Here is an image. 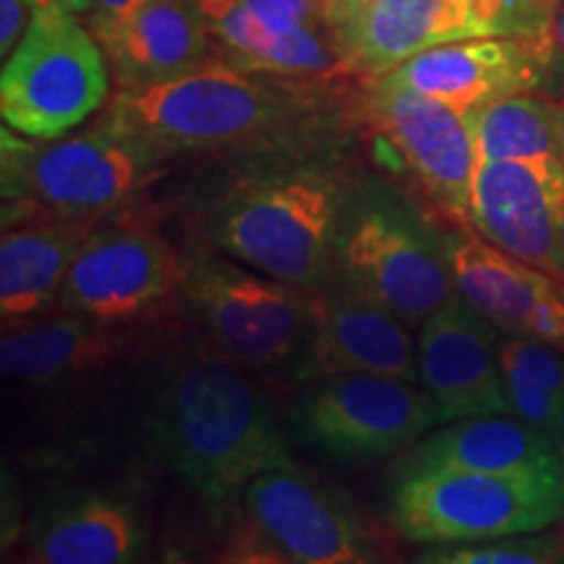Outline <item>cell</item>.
<instances>
[{
	"instance_id": "cell-27",
	"label": "cell",
	"mask_w": 564,
	"mask_h": 564,
	"mask_svg": "<svg viewBox=\"0 0 564 564\" xmlns=\"http://www.w3.org/2000/svg\"><path fill=\"white\" fill-rule=\"evenodd\" d=\"M419 562L429 564H554L564 562V535L525 531L465 544H432Z\"/></svg>"
},
{
	"instance_id": "cell-28",
	"label": "cell",
	"mask_w": 564,
	"mask_h": 564,
	"mask_svg": "<svg viewBox=\"0 0 564 564\" xmlns=\"http://www.w3.org/2000/svg\"><path fill=\"white\" fill-rule=\"evenodd\" d=\"M241 3L278 32L295 30V26H322L324 30V0H241Z\"/></svg>"
},
{
	"instance_id": "cell-16",
	"label": "cell",
	"mask_w": 564,
	"mask_h": 564,
	"mask_svg": "<svg viewBox=\"0 0 564 564\" xmlns=\"http://www.w3.org/2000/svg\"><path fill=\"white\" fill-rule=\"evenodd\" d=\"M291 373L301 384L335 373H387L421 384L411 327L340 282L314 291L312 324Z\"/></svg>"
},
{
	"instance_id": "cell-18",
	"label": "cell",
	"mask_w": 564,
	"mask_h": 564,
	"mask_svg": "<svg viewBox=\"0 0 564 564\" xmlns=\"http://www.w3.org/2000/svg\"><path fill=\"white\" fill-rule=\"evenodd\" d=\"M95 37L121 89L150 87L223 63L194 0H144L129 19Z\"/></svg>"
},
{
	"instance_id": "cell-20",
	"label": "cell",
	"mask_w": 564,
	"mask_h": 564,
	"mask_svg": "<svg viewBox=\"0 0 564 564\" xmlns=\"http://www.w3.org/2000/svg\"><path fill=\"white\" fill-rule=\"evenodd\" d=\"M97 217L21 215L3 223L0 241V314L3 324L30 322L58 301L70 264Z\"/></svg>"
},
{
	"instance_id": "cell-15",
	"label": "cell",
	"mask_w": 564,
	"mask_h": 564,
	"mask_svg": "<svg viewBox=\"0 0 564 564\" xmlns=\"http://www.w3.org/2000/svg\"><path fill=\"white\" fill-rule=\"evenodd\" d=\"M554 61L549 34L539 37H470L429 47L373 82L434 97L463 116L523 95L546 82Z\"/></svg>"
},
{
	"instance_id": "cell-29",
	"label": "cell",
	"mask_w": 564,
	"mask_h": 564,
	"mask_svg": "<svg viewBox=\"0 0 564 564\" xmlns=\"http://www.w3.org/2000/svg\"><path fill=\"white\" fill-rule=\"evenodd\" d=\"M30 17H34V6L30 0H0V55L9 58L13 47L24 37Z\"/></svg>"
},
{
	"instance_id": "cell-30",
	"label": "cell",
	"mask_w": 564,
	"mask_h": 564,
	"mask_svg": "<svg viewBox=\"0 0 564 564\" xmlns=\"http://www.w3.org/2000/svg\"><path fill=\"white\" fill-rule=\"evenodd\" d=\"M141 3H144V0H91V9L87 13L89 30L95 34L112 30V26H118L121 21L129 19Z\"/></svg>"
},
{
	"instance_id": "cell-24",
	"label": "cell",
	"mask_w": 564,
	"mask_h": 564,
	"mask_svg": "<svg viewBox=\"0 0 564 564\" xmlns=\"http://www.w3.org/2000/svg\"><path fill=\"white\" fill-rule=\"evenodd\" d=\"M147 533L129 505L76 494L40 514L30 560L42 564H126L144 556Z\"/></svg>"
},
{
	"instance_id": "cell-33",
	"label": "cell",
	"mask_w": 564,
	"mask_h": 564,
	"mask_svg": "<svg viewBox=\"0 0 564 564\" xmlns=\"http://www.w3.org/2000/svg\"><path fill=\"white\" fill-rule=\"evenodd\" d=\"M468 3H481V6H512V3H523V0H468ZM533 3V0H528Z\"/></svg>"
},
{
	"instance_id": "cell-4",
	"label": "cell",
	"mask_w": 564,
	"mask_h": 564,
	"mask_svg": "<svg viewBox=\"0 0 564 564\" xmlns=\"http://www.w3.org/2000/svg\"><path fill=\"white\" fill-rule=\"evenodd\" d=\"M335 278L411 329L457 295L442 232L411 202L382 186L364 188L348 199L337 236Z\"/></svg>"
},
{
	"instance_id": "cell-5",
	"label": "cell",
	"mask_w": 564,
	"mask_h": 564,
	"mask_svg": "<svg viewBox=\"0 0 564 564\" xmlns=\"http://www.w3.org/2000/svg\"><path fill=\"white\" fill-rule=\"evenodd\" d=\"M181 291L212 345L249 371L291 369L312 324L314 291L274 280L209 241L181 253Z\"/></svg>"
},
{
	"instance_id": "cell-10",
	"label": "cell",
	"mask_w": 564,
	"mask_h": 564,
	"mask_svg": "<svg viewBox=\"0 0 564 564\" xmlns=\"http://www.w3.org/2000/svg\"><path fill=\"white\" fill-rule=\"evenodd\" d=\"M291 421L303 442L337 460L403 453L442 426L421 384L387 373H335L306 382Z\"/></svg>"
},
{
	"instance_id": "cell-1",
	"label": "cell",
	"mask_w": 564,
	"mask_h": 564,
	"mask_svg": "<svg viewBox=\"0 0 564 564\" xmlns=\"http://www.w3.org/2000/svg\"><path fill=\"white\" fill-rule=\"evenodd\" d=\"M158 449L212 510L267 470L293 468L291 449L249 369L212 345L192 348L162 377L154 398Z\"/></svg>"
},
{
	"instance_id": "cell-23",
	"label": "cell",
	"mask_w": 564,
	"mask_h": 564,
	"mask_svg": "<svg viewBox=\"0 0 564 564\" xmlns=\"http://www.w3.org/2000/svg\"><path fill=\"white\" fill-rule=\"evenodd\" d=\"M123 348L126 335L116 322L58 312L47 319L6 327L0 340V366L6 377L40 387L100 369Z\"/></svg>"
},
{
	"instance_id": "cell-7",
	"label": "cell",
	"mask_w": 564,
	"mask_h": 564,
	"mask_svg": "<svg viewBox=\"0 0 564 564\" xmlns=\"http://www.w3.org/2000/svg\"><path fill=\"white\" fill-rule=\"evenodd\" d=\"M79 13L37 9L3 63L0 116L11 131L58 139L79 129L108 100V55Z\"/></svg>"
},
{
	"instance_id": "cell-34",
	"label": "cell",
	"mask_w": 564,
	"mask_h": 564,
	"mask_svg": "<svg viewBox=\"0 0 564 564\" xmlns=\"http://www.w3.org/2000/svg\"><path fill=\"white\" fill-rule=\"evenodd\" d=\"M562 463H564V453H562Z\"/></svg>"
},
{
	"instance_id": "cell-31",
	"label": "cell",
	"mask_w": 564,
	"mask_h": 564,
	"mask_svg": "<svg viewBox=\"0 0 564 564\" xmlns=\"http://www.w3.org/2000/svg\"><path fill=\"white\" fill-rule=\"evenodd\" d=\"M546 34H549V42H552V47H554V55L564 58V3L560 6V9H554Z\"/></svg>"
},
{
	"instance_id": "cell-25",
	"label": "cell",
	"mask_w": 564,
	"mask_h": 564,
	"mask_svg": "<svg viewBox=\"0 0 564 564\" xmlns=\"http://www.w3.org/2000/svg\"><path fill=\"white\" fill-rule=\"evenodd\" d=\"M481 160H564V102L523 91L470 112Z\"/></svg>"
},
{
	"instance_id": "cell-2",
	"label": "cell",
	"mask_w": 564,
	"mask_h": 564,
	"mask_svg": "<svg viewBox=\"0 0 564 564\" xmlns=\"http://www.w3.org/2000/svg\"><path fill=\"white\" fill-rule=\"evenodd\" d=\"M348 192L333 171L308 162L246 173L212 202L204 236L212 246L303 291L335 278V249Z\"/></svg>"
},
{
	"instance_id": "cell-14",
	"label": "cell",
	"mask_w": 564,
	"mask_h": 564,
	"mask_svg": "<svg viewBox=\"0 0 564 564\" xmlns=\"http://www.w3.org/2000/svg\"><path fill=\"white\" fill-rule=\"evenodd\" d=\"M470 225L486 241L564 282V160H481Z\"/></svg>"
},
{
	"instance_id": "cell-26",
	"label": "cell",
	"mask_w": 564,
	"mask_h": 564,
	"mask_svg": "<svg viewBox=\"0 0 564 564\" xmlns=\"http://www.w3.org/2000/svg\"><path fill=\"white\" fill-rule=\"evenodd\" d=\"M510 413L552 436L564 453V356L531 335H507L499 345Z\"/></svg>"
},
{
	"instance_id": "cell-3",
	"label": "cell",
	"mask_w": 564,
	"mask_h": 564,
	"mask_svg": "<svg viewBox=\"0 0 564 564\" xmlns=\"http://www.w3.org/2000/svg\"><path fill=\"white\" fill-rule=\"evenodd\" d=\"M301 112L293 79L215 63L171 82L118 89L105 121L162 160L262 141Z\"/></svg>"
},
{
	"instance_id": "cell-17",
	"label": "cell",
	"mask_w": 564,
	"mask_h": 564,
	"mask_svg": "<svg viewBox=\"0 0 564 564\" xmlns=\"http://www.w3.org/2000/svg\"><path fill=\"white\" fill-rule=\"evenodd\" d=\"M499 345L502 333L460 295L421 324L415 340L419 382L432 398L440 423L510 413Z\"/></svg>"
},
{
	"instance_id": "cell-8",
	"label": "cell",
	"mask_w": 564,
	"mask_h": 564,
	"mask_svg": "<svg viewBox=\"0 0 564 564\" xmlns=\"http://www.w3.org/2000/svg\"><path fill=\"white\" fill-rule=\"evenodd\" d=\"M544 6H481L468 0H324V30L345 70L371 79L444 42L539 37Z\"/></svg>"
},
{
	"instance_id": "cell-22",
	"label": "cell",
	"mask_w": 564,
	"mask_h": 564,
	"mask_svg": "<svg viewBox=\"0 0 564 564\" xmlns=\"http://www.w3.org/2000/svg\"><path fill=\"white\" fill-rule=\"evenodd\" d=\"M204 24L228 66L285 79H329L345 66L335 53L327 30L295 26L278 32L251 13L241 0H194Z\"/></svg>"
},
{
	"instance_id": "cell-6",
	"label": "cell",
	"mask_w": 564,
	"mask_h": 564,
	"mask_svg": "<svg viewBox=\"0 0 564 564\" xmlns=\"http://www.w3.org/2000/svg\"><path fill=\"white\" fill-rule=\"evenodd\" d=\"M144 147L102 118L68 139L13 137L3 129V220L21 215L100 217L152 175Z\"/></svg>"
},
{
	"instance_id": "cell-32",
	"label": "cell",
	"mask_w": 564,
	"mask_h": 564,
	"mask_svg": "<svg viewBox=\"0 0 564 564\" xmlns=\"http://www.w3.org/2000/svg\"><path fill=\"white\" fill-rule=\"evenodd\" d=\"M34 6V11L37 9H47V6H61V9H68L74 13H89L91 9V0H30Z\"/></svg>"
},
{
	"instance_id": "cell-13",
	"label": "cell",
	"mask_w": 564,
	"mask_h": 564,
	"mask_svg": "<svg viewBox=\"0 0 564 564\" xmlns=\"http://www.w3.org/2000/svg\"><path fill=\"white\" fill-rule=\"evenodd\" d=\"M181 288V257L158 230L139 223L95 228L63 282L58 312L129 322Z\"/></svg>"
},
{
	"instance_id": "cell-11",
	"label": "cell",
	"mask_w": 564,
	"mask_h": 564,
	"mask_svg": "<svg viewBox=\"0 0 564 564\" xmlns=\"http://www.w3.org/2000/svg\"><path fill=\"white\" fill-rule=\"evenodd\" d=\"M364 116L387 150L413 175L423 196L455 223H470L481 154L470 118L434 97L371 79Z\"/></svg>"
},
{
	"instance_id": "cell-19",
	"label": "cell",
	"mask_w": 564,
	"mask_h": 564,
	"mask_svg": "<svg viewBox=\"0 0 564 564\" xmlns=\"http://www.w3.org/2000/svg\"><path fill=\"white\" fill-rule=\"evenodd\" d=\"M429 470L474 474H560L562 455L552 436L512 413L470 415L442 423L415 442L398 465V476Z\"/></svg>"
},
{
	"instance_id": "cell-21",
	"label": "cell",
	"mask_w": 564,
	"mask_h": 564,
	"mask_svg": "<svg viewBox=\"0 0 564 564\" xmlns=\"http://www.w3.org/2000/svg\"><path fill=\"white\" fill-rule=\"evenodd\" d=\"M442 241L457 295L499 333L531 335L544 301L564 291V282L486 241L481 232L455 228L442 232Z\"/></svg>"
},
{
	"instance_id": "cell-12",
	"label": "cell",
	"mask_w": 564,
	"mask_h": 564,
	"mask_svg": "<svg viewBox=\"0 0 564 564\" xmlns=\"http://www.w3.org/2000/svg\"><path fill=\"white\" fill-rule=\"evenodd\" d=\"M243 494L249 531L241 556L264 562L356 564L371 562L373 549L348 507L335 494L295 474V468L267 470Z\"/></svg>"
},
{
	"instance_id": "cell-9",
	"label": "cell",
	"mask_w": 564,
	"mask_h": 564,
	"mask_svg": "<svg viewBox=\"0 0 564 564\" xmlns=\"http://www.w3.org/2000/svg\"><path fill=\"white\" fill-rule=\"evenodd\" d=\"M392 520L419 544H465L544 531L564 520L560 474H474L429 470L398 476Z\"/></svg>"
}]
</instances>
